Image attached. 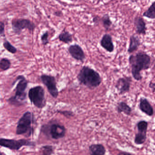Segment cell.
<instances>
[{
    "instance_id": "83f0119b",
    "label": "cell",
    "mask_w": 155,
    "mask_h": 155,
    "mask_svg": "<svg viewBox=\"0 0 155 155\" xmlns=\"http://www.w3.org/2000/svg\"><path fill=\"white\" fill-rule=\"evenodd\" d=\"M54 14L58 17H61L63 15L62 12L60 11H56L54 12Z\"/></svg>"
},
{
    "instance_id": "4fadbf2b",
    "label": "cell",
    "mask_w": 155,
    "mask_h": 155,
    "mask_svg": "<svg viewBox=\"0 0 155 155\" xmlns=\"http://www.w3.org/2000/svg\"><path fill=\"white\" fill-rule=\"evenodd\" d=\"M100 44L102 48L108 52L112 53L114 50V45L112 36L108 34H105L103 35Z\"/></svg>"
},
{
    "instance_id": "f1b7e54d",
    "label": "cell",
    "mask_w": 155,
    "mask_h": 155,
    "mask_svg": "<svg viewBox=\"0 0 155 155\" xmlns=\"http://www.w3.org/2000/svg\"><path fill=\"white\" fill-rule=\"evenodd\" d=\"M149 87H151L154 92H155V83H150V84H149Z\"/></svg>"
},
{
    "instance_id": "52a82bcc",
    "label": "cell",
    "mask_w": 155,
    "mask_h": 155,
    "mask_svg": "<svg viewBox=\"0 0 155 155\" xmlns=\"http://www.w3.org/2000/svg\"><path fill=\"white\" fill-rule=\"evenodd\" d=\"M12 25L13 31L18 35L21 34L24 29H27L29 31L33 32L36 27L33 22L29 19L24 18L13 19L12 21Z\"/></svg>"
},
{
    "instance_id": "f546056e",
    "label": "cell",
    "mask_w": 155,
    "mask_h": 155,
    "mask_svg": "<svg viewBox=\"0 0 155 155\" xmlns=\"http://www.w3.org/2000/svg\"><path fill=\"white\" fill-rule=\"evenodd\" d=\"M98 21H99V18L98 17H94L93 19V22H94V23L96 24L98 22Z\"/></svg>"
},
{
    "instance_id": "3957f363",
    "label": "cell",
    "mask_w": 155,
    "mask_h": 155,
    "mask_svg": "<svg viewBox=\"0 0 155 155\" xmlns=\"http://www.w3.org/2000/svg\"><path fill=\"white\" fill-rule=\"evenodd\" d=\"M17 81H18V83L15 87V95L10 97L7 101L11 105L20 106L22 105V101L26 99L25 90L28 86V82L24 76L19 75L13 83V85Z\"/></svg>"
},
{
    "instance_id": "4dcf8cb0",
    "label": "cell",
    "mask_w": 155,
    "mask_h": 155,
    "mask_svg": "<svg viewBox=\"0 0 155 155\" xmlns=\"http://www.w3.org/2000/svg\"><path fill=\"white\" fill-rule=\"evenodd\" d=\"M117 155H134L132 154L129 153H126V152H122V153H119Z\"/></svg>"
},
{
    "instance_id": "d4e9b609",
    "label": "cell",
    "mask_w": 155,
    "mask_h": 155,
    "mask_svg": "<svg viewBox=\"0 0 155 155\" xmlns=\"http://www.w3.org/2000/svg\"><path fill=\"white\" fill-rule=\"evenodd\" d=\"M49 33L47 31L44 33L41 36V41L43 45H46L49 43Z\"/></svg>"
},
{
    "instance_id": "5bb4252c",
    "label": "cell",
    "mask_w": 155,
    "mask_h": 155,
    "mask_svg": "<svg viewBox=\"0 0 155 155\" xmlns=\"http://www.w3.org/2000/svg\"><path fill=\"white\" fill-rule=\"evenodd\" d=\"M134 24L137 33L139 35H144L146 34V24L141 16H137L134 20Z\"/></svg>"
},
{
    "instance_id": "d6986e66",
    "label": "cell",
    "mask_w": 155,
    "mask_h": 155,
    "mask_svg": "<svg viewBox=\"0 0 155 155\" xmlns=\"http://www.w3.org/2000/svg\"><path fill=\"white\" fill-rule=\"evenodd\" d=\"M117 110L118 113H124L127 115H130L132 112V108L126 103L124 102H119L117 106Z\"/></svg>"
},
{
    "instance_id": "2e32d148",
    "label": "cell",
    "mask_w": 155,
    "mask_h": 155,
    "mask_svg": "<svg viewBox=\"0 0 155 155\" xmlns=\"http://www.w3.org/2000/svg\"><path fill=\"white\" fill-rule=\"evenodd\" d=\"M89 152L90 155H105L106 149L103 145L96 144L89 147Z\"/></svg>"
},
{
    "instance_id": "8fae6325",
    "label": "cell",
    "mask_w": 155,
    "mask_h": 155,
    "mask_svg": "<svg viewBox=\"0 0 155 155\" xmlns=\"http://www.w3.org/2000/svg\"><path fill=\"white\" fill-rule=\"evenodd\" d=\"M68 51L71 56L78 61L83 62L85 59V54L84 50L77 44L70 45L68 47Z\"/></svg>"
},
{
    "instance_id": "44dd1931",
    "label": "cell",
    "mask_w": 155,
    "mask_h": 155,
    "mask_svg": "<svg viewBox=\"0 0 155 155\" xmlns=\"http://www.w3.org/2000/svg\"><path fill=\"white\" fill-rule=\"evenodd\" d=\"M103 26L106 31L109 30L112 25V22L109 15L107 14L104 15L101 19Z\"/></svg>"
},
{
    "instance_id": "9a60e30c",
    "label": "cell",
    "mask_w": 155,
    "mask_h": 155,
    "mask_svg": "<svg viewBox=\"0 0 155 155\" xmlns=\"http://www.w3.org/2000/svg\"><path fill=\"white\" fill-rule=\"evenodd\" d=\"M139 107L140 110L149 116H152L154 113L153 107L147 98H141L140 100Z\"/></svg>"
},
{
    "instance_id": "277c9868",
    "label": "cell",
    "mask_w": 155,
    "mask_h": 155,
    "mask_svg": "<svg viewBox=\"0 0 155 155\" xmlns=\"http://www.w3.org/2000/svg\"><path fill=\"white\" fill-rule=\"evenodd\" d=\"M34 121L33 114L29 111L25 112L18 121L16 127V134H27L28 137L30 136L33 132L32 124H34Z\"/></svg>"
},
{
    "instance_id": "6da1fadb",
    "label": "cell",
    "mask_w": 155,
    "mask_h": 155,
    "mask_svg": "<svg viewBox=\"0 0 155 155\" xmlns=\"http://www.w3.org/2000/svg\"><path fill=\"white\" fill-rule=\"evenodd\" d=\"M77 78L80 84L91 89L98 87L102 82L100 74L94 69L86 65L80 69Z\"/></svg>"
},
{
    "instance_id": "7c38bea8",
    "label": "cell",
    "mask_w": 155,
    "mask_h": 155,
    "mask_svg": "<svg viewBox=\"0 0 155 155\" xmlns=\"http://www.w3.org/2000/svg\"><path fill=\"white\" fill-rule=\"evenodd\" d=\"M131 82V78L128 77L120 78L117 80L115 87L120 94H124L129 92Z\"/></svg>"
},
{
    "instance_id": "30bf717a",
    "label": "cell",
    "mask_w": 155,
    "mask_h": 155,
    "mask_svg": "<svg viewBox=\"0 0 155 155\" xmlns=\"http://www.w3.org/2000/svg\"><path fill=\"white\" fill-rule=\"evenodd\" d=\"M138 133L136 135L135 143L137 145H141L145 142L147 138L148 123L145 121H141L137 124Z\"/></svg>"
},
{
    "instance_id": "cb8c5ba5",
    "label": "cell",
    "mask_w": 155,
    "mask_h": 155,
    "mask_svg": "<svg viewBox=\"0 0 155 155\" xmlns=\"http://www.w3.org/2000/svg\"><path fill=\"white\" fill-rule=\"evenodd\" d=\"M3 46L5 50L12 54L16 53L17 49L14 46H13L8 41H5L3 43Z\"/></svg>"
},
{
    "instance_id": "484cf974",
    "label": "cell",
    "mask_w": 155,
    "mask_h": 155,
    "mask_svg": "<svg viewBox=\"0 0 155 155\" xmlns=\"http://www.w3.org/2000/svg\"><path fill=\"white\" fill-rule=\"evenodd\" d=\"M57 113L61 114L63 115L64 116L66 117V118H71L74 116V113L71 111H68V110H65V111H61V110H58Z\"/></svg>"
},
{
    "instance_id": "603a6c76",
    "label": "cell",
    "mask_w": 155,
    "mask_h": 155,
    "mask_svg": "<svg viewBox=\"0 0 155 155\" xmlns=\"http://www.w3.org/2000/svg\"><path fill=\"white\" fill-rule=\"evenodd\" d=\"M53 147L49 145L45 146L41 148L40 155H51L53 153Z\"/></svg>"
},
{
    "instance_id": "ac0fdd59",
    "label": "cell",
    "mask_w": 155,
    "mask_h": 155,
    "mask_svg": "<svg viewBox=\"0 0 155 155\" xmlns=\"http://www.w3.org/2000/svg\"><path fill=\"white\" fill-rule=\"evenodd\" d=\"M58 39L60 41L67 44L73 41V36L71 34L65 30H64L60 33L58 36Z\"/></svg>"
},
{
    "instance_id": "8992f818",
    "label": "cell",
    "mask_w": 155,
    "mask_h": 155,
    "mask_svg": "<svg viewBox=\"0 0 155 155\" xmlns=\"http://www.w3.org/2000/svg\"><path fill=\"white\" fill-rule=\"evenodd\" d=\"M51 123L45 124L41 127L43 133L49 132V134L54 139H59L64 137L66 134V130L64 126L56 122L51 121Z\"/></svg>"
},
{
    "instance_id": "4316f807",
    "label": "cell",
    "mask_w": 155,
    "mask_h": 155,
    "mask_svg": "<svg viewBox=\"0 0 155 155\" xmlns=\"http://www.w3.org/2000/svg\"><path fill=\"white\" fill-rule=\"evenodd\" d=\"M5 25L3 22L0 21V35L2 36H5Z\"/></svg>"
},
{
    "instance_id": "9c48e42d",
    "label": "cell",
    "mask_w": 155,
    "mask_h": 155,
    "mask_svg": "<svg viewBox=\"0 0 155 155\" xmlns=\"http://www.w3.org/2000/svg\"><path fill=\"white\" fill-rule=\"evenodd\" d=\"M40 78L42 83L46 87L50 95L53 98H57L59 96V91L57 87L55 78L52 75L43 74L41 75Z\"/></svg>"
},
{
    "instance_id": "7402d4cb",
    "label": "cell",
    "mask_w": 155,
    "mask_h": 155,
    "mask_svg": "<svg viewBox=\"0 0 155 155\" xmlns=\"http://www.w3.org/2000/svg\"><path fill=\"white\" fill-rule=\"evenodd\" d=\"M11 65V62L7 58H2L0 60V69L2 71H7L10 69Z\"/></svg>"
},
{
    "instance_id": "ba28073f",
    "label": "cell",
    "mask_w": 155,
    "mask_h": 155,
    "mask_svg": "<svg viewBox=\"0 0 155 155\" xmlns=\"http://www.w3.org/2000/svg\"><path fill=\"white\" fill-rule=\"evenodd\" d=\"M0 146L12 150L18 151L24 146H35V143L25 139L16 140L1 138Z\"/></svg>"
},
{
    "instance_id": "5b68a950",
    "label": "cell",
    "mask_w": 155,
    "mask_h": 155,
    "mask_svg": "<svg viewBox=\"0 0 155 155\" xmlns=\"http://www.w3.org/2000/svg\"><path fill=\"white\" fill-rule=\"evenodd\" d=\"M28 97L32 104L38 108H44L46 105L45 91L43 87L38 85L30 88Z\"/></svg>"
},
{
    "instance_id": "1f68e13d",
    "label": "cell",
    "mask_w": 155,
    "mask_h": 155,
    "mask_svg": "<svg viewBox=\"0 0 155 155\" xmlns=\"http://www.w3.org/2000/svg\"><path fill=\"white\" fill-rule=\"evenodd\" d=\"M0 155H6L4 153H2V152H1L0 151Z\"/></svg>"
},
{
    "instance_id": "7a4b0ae2",
    "label": "cell",
    "mask_w": 155,
    "mask_h": 155,
    "mask_svg": "<svg viewBox=\"0 0 155 155\" xmlns=\"http://www.w3.org/2000/svg\"><path fill=\"white\" fill-rule=\"evenodd\" d=\"M129 62L132 67V73L135 80L140 81L142 76L141 71L149 69L151 64L150 56L144 52H139L129 57Z\"/></svg>"
},
{
    "instance_id": "ffe728a7",
    "label": "cell",
    "mask_w": 155,
    "mask_h": 155,
    "mask_svg": "<svg viewBox=\"0 0 155 155\" xmlns=\"http://www.w3.org/2000/svg\"><path fill=\"white\" fill-rule=\"evenodd\" d=\"M143 16L150 19H155V1L152 3L148 9L143 13Z\"/></svg>"
},
{
    "instance_id": "e0dca14e",
    "label": "cell",
    "mask_w": 155,
    "mask_h": 155,
    "mask_svg": "<svg viewBox=\"0 0 155 155\" xmlns=\"http://www.w3.org/2000/svg\"><path fill=\"white\" fill-rule=\"evenodd\" d=\"M140 41L137 36L133 35L130 37V44L128 47V52L132 53L136 51L140 45Z\"/></svg>"
}]
</instances>
